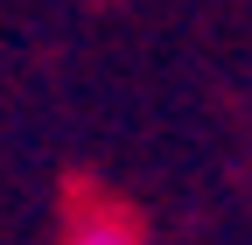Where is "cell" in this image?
Masks as SVG:
<instances>
[{
  "instance_id": "1",
  "label": "cell",
  "mask_w": 252,
  "mask_h": 245,
  "mask_svg": "<svg viewBox=\"0 0 252 245\" xmlns=\"http://www.w3.org/2000/svg\"><path fill=\"white\" fill-rule=\"evenodd\" d=\"M56 245H147L140 238V224L126 217L119 203H98V196H84L70 217H63V238Z\"/></svg>"
}]
</instances>
